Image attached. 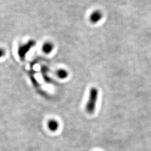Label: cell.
<instances>
[{
	"label": "cell",
	"instance_id": "obj_7",
	"mask_svg": "<svg viewBox=\"0 0 151 151\" xmlns=\"http://www.w3.org/2000/svg\"><path fill=\"white\" fill-rule=\"evenodd\" d=\"M5 54H6L5 50L2 48H0V58L4 57Z\"/></svg>",
	"mask_w": 151,
	"mask_h": 151
},
{
	"label": "cell",
	"instance_id": "obj_3",
	"mask_svg": "<svg viewBox=\"0 0 151 151\" xmlns=\"http://www.w3.org/2000/svg\"><path fill=\"white\" fill-rule=\"evenodd\" d=\"M102 17L103 14L102 11L100 10H95L90 14L89 20L93 24H96L100 21Z\"/></svg>",
	"mask_w": 151,
	"mask_h": 151
},
{
	"label": "cell",
	"instance_id": "obj_4",
	"mask_svg": "<svg viewBox=\"0 0 151 151\" xmlns=\"http://www.w3.org/2000/svg\"><path fill=\"white\" fill-rule=\"evenodd\" d=\"M54 49V44L50 42H45L42 46V51L46 54H49Z\"/></svg>",
	"mask_w": 151,
	"mask_h": 151
},
{
	"label": "cell",
	"instance_id": "obj_2",
	"mask_svg": "<svg viewBox=\"0 0 151 151\" xmlns=\"http://www.w3.org/2000/svg\"><path fill=\"white\" fill-rule=\"evenodd\" d=\"M36 42L34 40H30L25 44L20 45L17 50L18 56L21 60H24L27 53L35 46Z\"/></svg>",
	"mask_w": 151,
	"mask_h": 151
},
{
	"label": "cell",
	"instance_id": "obj_5",
	"mask_svg": "<svg viewBox=\"0 0 151 151\" xmlns=\"http://www.w3.org/2000/svg\"><path fill=\"white\" fill-rule=\"evenodd\" d=\"M48 127L51 132H56L59 128L58 121L54 119H50L48 123Z\"/></svg>",
	"mask_w": 151,
	"mask_h": 151
},
{
	"label": "cell",
	"instance_id": "obj_1",
	"mask_svg": "<svg viewBox=\"0 0 151 151\" xmlns=\"http://www.w3.org/2000/svg\"><path fill=\"white\" fill-rule=\"evenodd\" d=\"M97 99L98 90L96 88L92 87L90 90L89 100L86 105V110L89 114H92L96 110Z\"/></svg>",
	"mask_w": 151,
	"mask_h": 151
},
{
	"label": "cell",
	"instance_id": "obj_6",
	"mask_svg": "<svg viewBox=\"0 0 151 151\" xmlns=\"http://www.w3.org/2000/svg\"><path fill=\"white\" fill-rule=\"evenodd\" d=\"M56 75L60 79H65L68 76V72L65 69H59L56 72Z\"/></svg>",
	"mask_w": 151,
	"mask_h": 151
}]
</instances>
